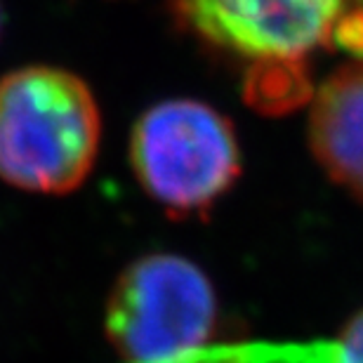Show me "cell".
<instances>
[{"mask_svg": "<svg viewBox=\"0 0 363 363\" xmlns=\"http://www.w3.org/2000/svg\"><path fill=\"white\" fill-rule=\"evenodd\" d=\"M101 118L90 88L55 67L0 78V177L35 194H69L97 161Z\"/></svg>", "mask_w": 363, "mask_h": 363, "instance_id": "cell-1", "label": "cell"}, {"mask_svg": "<svg viewBox=\"0 0 363 363\" xmlns=\"http://www.w3.org/2000/svg\"><path fill=\"white\" fill-rule=\"evenodd\" d=\"M359 0H177L179 17L215 48L255 64L267 81L252 97L293 106L300 64L316 48L340 40Z\"/></svg>", "mask_w": 363, "mask_h": 363, "instance_id": "cell-2", "label": "cell"}, {"mask_svg": "<svg viewBox=\"0 0 363 363\" xmlns=\"http://www.w3.org/2000/svg\"><path fill=\"white\" fill-rule=\"evenodd\" d=\"M130 165L142 189L172 215L208 213L241 175L234 125L199 99L147 108L130 137Z\"/></svg>", "mask_w": 363, "mask_h": 363, "instance_id": "cell-3", "label": "cell"}, {"mask_svg": "<svg viewBox=\"0 0 363 363\" xmlns=\"http://www.w3.org/2000/svg\"><path fill=\"white\" fill-rule=\"evenodd\" d=\"M217 293L186 257L154 252L116 281L106 335L128 363H182L213 337Z\"/></svg>", "mask_w": 363, "mask_h": 363, "instance_id": "cell-4", "label": "cell"}, {"mask_svg": "<svg viewBox=\"0 0 363 363\" xmlns=\"http://www.w3.org/2000/svg\"><path fill=\"white\" fill-rule=\"evenodd\" d=\"M309 144L330 179L363 199V57L345 64L318 88Z\"/></svg>", "mask_w": 363, "mask_h": 363, "instance_id": "cell-5", "label": "cell"}, {"mask_svg": "<svg viewBox=\"0 0 363 363\" xmlns=\"http://www.w3.org/2000/svg\"><path fill=\"white\" fill-rule=\"evenodd\" d=\"M333 363H363V309L340 330Z\"/></svg>", "mask_w": 363, "mask_h": 363, "instance_id": "cell-6", "label": "cell"}, {"mask_svg": "<svg viewBox=\"0 0 363 363\" xmlns=\"http://www.w3.org/2000/svg\"><path fill=\"white\" fill-rule=\"evenodd\" d=\"M0 26H3V17H0Z\"/></svg>", "mask_w": 363, "mask_h": 363, "instance_id": "cell-7", "label": "cell"}, {"mask_svg": "<svg viewBox=\"0 0 363 363\" xmlns=\"http://www.w3.org/2000/svg\"><path fill=\"white\" fill-rule=\"evenodd\" d=\"M359 3H361V7H363V0H359Z\"/></svg>", "mask_w": 363, "mask_h": 363, "instance_id": "cell-8", "label": "cell"}]
</instances>
